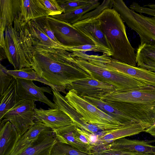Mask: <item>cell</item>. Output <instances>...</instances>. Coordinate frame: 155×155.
Segmentation results:
<instances>
[{
	"mask_svg": "<svg viewBox=\"0 0 155 155\" xmlns=\"http://www.w3.org/2000/svg\"><path fill=\"white\" fill-rule=\"evenodd\" d=\"M112 7L139 35L141 44L155 46V16L148 17L130 9L122 0H112Z\"/></svg>",
	"mask_w": 155,
	"mask_h": 155,
	"instance_id": "obj_6",
	"label": "cell"
},
{
	"mask_svg": "<svg viewBox=\"0 0 155 155\" xmlns=\"http://www.w3.org/2000/svg\"><path fill=\"white\" fill-rule=\"evenodd\" d=\"M50 155H90L72 147L58 141L51 150Z\"/></svg>",
	"mask_w": 155,
	"mask_h": 155,
	"instance_id": "obj_32",
	"label": "cell"
},
{
	"mask_svg": "<svg viewBox=\"0 0 155 155\" xmlns=\"http://www.w3.org/2000/svg\"><path fill=\"white\" fill-rule=\"evenodd\" d=\"M35 101L21 100L4 116L0 123L9 121L20 138L35 124Z\"/></svg>",
	"mask_w": 155,
	"mask_h": 155,
	"instance_id": "obj_7",
	"label": "cell"
},
{
	"mask_svg": "<svg viewBox=\"0 0 155 155\" xmlns=\"http://www.w3.org/2000/svg\"><path fill=\"white\" fill-rule=\"evenodd\" d=\"M105 145L110 148L130 152L155 155V146L147 140H130L123 137Z\"/></svg>",
	"mask_w": 155,
	"mask_h": 155,
	"instance_id": "obj_19",
	"label": "cell"
},
{
	"mask_svg": "<svg viewBox=\"0 0 155 155\" xmlns=\"http://www.w3.org/2000/svg\"><path fill=\"white\" fill-rule=\"evenodd\" d=\"M20 16L27 23L30 20L50 16L49 12L40 0H21Z\"/></svg>",
	"mask_w": 155,
	"mask_h": 155,
	"instance_id": "obj_23",
	"label": "cell"
},
{
	"mask_svg": "<svg viewBox=\"0 0 155 155\" xmlns=\"http://www.w3.org/2000/svg\"><path fill=\"white\" fill-rule=\"evenodd\" d=\"M47 16L42 17L34 20L40 29L45 35L55 42L62 45L55 37L54 33L50 26Z\"/></svg>",
	"mask_w": 155,
	"mask_h": 155,
	"instance_id": "obj_36",
	"label": "cell"
},
{
	"mask_svg": "<svg viewBox=\"0 0 155 155\" xmlns=\"http://www.w3.org/2000/svg\"><path fill=\"white\" fill-rule=\"evenodd\" d=\"M82 97L121 124H126L134 121L137 122L99 98L88 96Z\"/></svg>",
	"mask_w": 155,
	"mask_h": 155,
	"instance_id": "obj_26",
	"label": "cell"
},
{
	"mask_svg": "<svg viewBox=\"0 0 155 155\" xmlns=\"http://www.w3.org/2000/svg\"><path fill=\"white\" fill-rule=\"evenodd\" d=\"M8 69L1 64L0 65V96L2 95L10 86L14 78L7 72Z\"/></svg>",
	"mask_w": 155,
	"mask_h": 155,
	"instance_id": "obj_35",
	"label": "cell"
},
{
	"mask_svg": "<svg viewBox=\"0 0 155 155\" xmlns=\"http://www.w3.org/2000/svg\"><path fill=\"white\" fill-rule=\"evenodd\" d=\"M67 90H72L82 97H99L115 90L112 85L96 79L91 76L76 81L69 85Z\"/></svg>",
	"mask_w": 155,
	"mask_h": 155,
	"instance_id": "obj_10",
	"label": "cell"
},
{
	"mask_svg": "<svg viewBox=\"0 0 155 155\" xmlns=\"http://www.w3.org/2000/svg\"><path fill=\"white\" fill-rule=\"evenodd\" d=\"M19 138L16 129L9 121L0 123V155H10Z\"/></svg>",
	"mask_w": 155,
	"mask_h": 155,
	"instance_id": "obj_21",
	"label": "cell"
},
{
	"mask_svg": "<svg viewBox=\"0 0 155 155\" xmlns=\"http://www.w3.org/2000/svg\"><path fill=\"white\" fill-rule=\"evenodd\" d=\"M142 6L148 7L150 8L155 9V3H149L147 5H144Z\"/></svg>",
	"mask_w": 155,
	"mask_h": 155,
	"instance_id": "obj_42",
	"label": "cell"
},
{
	"mask_svg": "<svg viewBox=\"0 0 155 155\" xmlns=\"http://www.w3.org/2000/svg\"><path fill=\"white\" fill-rule=\"evenodd\" d=\"M102 66L119 72L147 85L155 87V72L134 66L111 58Z\"/></svg>",
	"mask_w": 155,
	"mask_h": 155,
	"instance_id": "obj_13",
	"label": "cell"
},
{
	"mask_svg": "<svg viewBox=\"0 0 155 155\" xmlns=\"http://www.w3.org/2000/svg\"><path fill=\"white\" fill-rule=\"evenodd\" d=\"M105 102L114 101L155 106V87L124 91L114 90L98 98Z\"/></svg>",
	"mask_w": 155,
	"mask_h": 155,
	"instance_id": "obj_9",
	"label": "cell"
},
{
	"mask_svg": "<svg viewBox=\"0 0 155 155\" xmlns=\"http://www.w3.org/2000/svg\"><path fill=\"white\" fill-rule=\"evenodd\" d=\"M16 79L18 94L21 100L40 101L46 104L51 108H57L44 94L46 92L53 95L51 87H39L31 80L21 78Z\"/></svg>",
	"mask_w": 155,
	"mask_h": 155,
	"instance_id": "obj_11",
	"label": "cell"
},
{
	"mask_svg": "<svg viewBox=\"0 0 155 155\" xmlns=\"http://www.w3.org/2000/svg\"><path fill=\"white\" fill-rule=\"evenodd\" d=\"M27 25L32 40L47 46L61 48L66 50L67 47L59 45L51 39L40 29L34 19L29 21Z\"/></svg>",
	"mask_w": 155,
	"mask_h": 155,
	"instance_id": "obj_27",
	"label": "cell"
},
{
	"mask_svg": "<svg viewBox=\"0 0 155 155\" xmlns=\"http://www.w3.org/2000/svg\"><path fill=\"white\" fill-rule=\"evenodd\" d=\"M47 17L55 37L61 45L70 47L85 45H95L72 24L50 16Z\"/></svg>",
	"mask_w": 155,
	"mask_h": 155,
	"instance_id": "obj_8",
	"label": "cell"
},
{
	"mask_svg": "<svg viewBox=\"0 0 155 155\" xmlns=\"http://www.w3.org/2000/svg\"><path fill=\"white\" fill-rule=\"evenodd\" d=\"M100 4V2L98 1L66 13L51 16L57 19L73 24L79 21L86 13L95 9Z\"/></svg>",
	"mask_w": 155,
	"mask_h": 155,
	"instance_id": "obj_28",
	"label": "cell"
},
{
	"mask_svg": "<svg viewBox=\"0 0 155 155\" xmlns=\"http://www.w3.org/2000/svg\"><path fill=\"white\" fill-rule=\"evenodd\" d=\"M40 0L50 12V16L59 15L64 13V10L61 7L57 0Z\"/></svg>",
	"mask_w": 155,
	"mask_h": 155,
	"instance_id": "obj_37",
	"label": "cell"
},
{
	"mask_svg": "<svg viewBox=\"0 0 155 155\" xmlns=\"http://www.w3.org/2000/svg\"><path fill=\"white\" fill-rule=\"evenodd\" d=\"M95 17L100 21L101 29L109 45L111 57L136 66L134 48L127 37L124 21L117 12L113 8H108Z\"/></svg>",
	"mask_w": 155,
	"mask_h": 155,
	"instance_id": "obj_2",
	"label": "cell"
},
{
	"mask_svg": "<svg viewBox=\"0 0 155 155\" xmlns=\"http://www.w3.org/2000/svg\"><path fill=\"white\" fill-rule=\"evenodd\" d=\"M145 132L147 133L155 138V124L147 129Z\"/></svg>",
	"mask_w": 155,
	"mask_h": 155,
	"instance_id": "obj_40",
	"label": "cell"
},
{
	"mask_svg": "<svg viewBox=\"0 0 155 155\" xmlns=\"http://www.w3.org/2000/svg\"><path fill=\"white\" fill-rule=\"evenodd\" d=\"M7 72L15 79L37 81L48 85L51 88H56L55 86L41 77L31 67L24 68L19 69L8 70Z\"/></svg>",
	"mask_w": 155,
	"mask_h": 155,
	"instance_id": "obj_29",
	"label": "cell"
},
{
	"mask_svg": "<svg viewBox=\"0 0 155 155\" xmlns=\"http://www.w3.org/2000/svg\"><path fill=\"white\" fill-rule=\"evenodd\" d=\"M137 122L155 124V106L114 101L105 102Z\"/></svg>",
	"mask_w": 155,
	"mask_h": 155,
	"instance_id": "obj_12",
	"label": "cell"
},
{
	"mask_svg": "<svg viewBox=\"0 0 155 155\" xmlns=\"http://www.w3.org/2000/svg\"><path fill=\"white\" fill-rule=\"evenodd\" d=\"M135 57L137 67L155 72V46L140 43Z\"/></svg>",
	"mask_w": 155,
	"mask_h": 155,
	"instance_id": "obj_24",
	"label": "cell"
},
{
	"mask_svg": "<svg viewBox=\"0 0 155 155\" xmlns=\"http://www.w3.org/2000/svg\"><path fill=\"white\" fill-rule=\"evenodd\" d=\"M72 25L95 45L110 50L107 38L101 29L100 21L95 17L79 21Z\"/></svg>",
	"mask_w": 155,
	"mask_h": 155,
	"instance_id": "obj_16",
	"label": "cell"
},
{
	"mask_svg": "<svg viewBox=\"0 0 155 155\" xmlns=\"http://www.w3.org/2000/svg\"><path fill=\"white\" fill-rule=\"evenodd\" d=\"M65 13L77 8L88 5L98 1L97 0H57Z\"/></svg>",
	"mask_w": 155,
	"mask_h": 155,
	"instance_id": "obj_31",
	"label": "cell"
},
{
	"mask_svg": "<svg viewBox=\"0 0 155 155\" xmlns=\"http://www.w3.org/2000/svg\"><path fill=\"white\" fill-rule=\"evenodd\" d=\"M31 40L33 52L31 67L59 92L66 93L67 87L73 82L91 77L72 62L70 52L61 48L47 46Z\"/></svg>",
	"mask_w": 155,
	"mask_h": 155,
	"instance_id": "obj_1",
	"label": "cell"
},
{
	"mask_svg": "<svg viewBox=\"0 0 155 155\" xmlns=\"http://www.w3.org/2000/svg\"><path fill=\"white\" fill-rule=\"evenodd\" d=\"M129 8L139 13L145 14L153 16H155V9L141 6L136 2H133L130 5Z\"/></svg>",
	"mask_w": 155,
	"mask_h": 155,
	"instance_id": "obj_39",
	"label": "cell"
},
{
	"mask_svg": "<svg viewBox=\"0 0 155 155\" xmlns=\"http://www.w3.org/2000/svg\"><path fill=\"white\" fill-rule=\"evenodd\" d=\"M66 51L71 52L75 51L86 52L89 51L99 52L105 54L110 56H111L112 54L110 50L95 45H85L75 47H68Z\"/></svg>",
	"mask_w": 155,
	"mask_h": 155,
	"instance_id": "obj_34",
	"label": "cell"
},
{
	"mask_svg": "<svg viewBox=\"0 0 155 155\" xmlns=\"http://www.w3.org/2000/svg\"><path fill=\"white\" fill-rule=\"evenodd\" d=\"M72 57V62L81 68L92 77L112 85L115 90L141 89L152 87L145 84L117 71L97 65L80 58Z\"/></svg>",
	"mask_w": 155,
	"mask_h": 155,
	"instance_id": "obj_4",
	"label": "cell"
},
{
	"mask_svg": "<svg viewBox=\"0 0 155 155\" xmlns=\"http://www.w3.org/2000/svg\"><path fill=\"white\" fill-rule=\"evenodd\" d=\"M91 154L92 155H152L110 148L104 145L96 148L92 151Z\"/></svg>",
	"mask_w": 155,
	"mask_h": 155,
	"instance_id": "obj_33",
	"label": "cell"
},
{
	"mask_svg": "<svg viewBox=\"0 0 155 155\" xmlns=\"http://www.w3.org/2000/svg\"><path fill=\"white\" fill-rule=\"evenodd\" d=\"M0 60L1 61L2 60H3L4 59L7 58L5 51L4 49L3 48H0Z\"/></svg>",
	"mask_w": 155,
	"mask_h": 155,
	"instance_id": "obj_41",
	"label": "cell"
},
{
	"mask_svg": "<svg viewBox=\"0 0 155 155\" xmlns=\"http://www.w3.org/2000/svg\"><path fill=\"white\" fill-rule=\"evenodd\" d=\"M71 56L80 58L96 65L106 64L109 62L111 57L105 54L101 55H89L85 52L75 51L70 52Z\"/></svg>",
	"mask_w": 155,
	"mask_h": 155,
	"instance_id": "obj_30",
	"label": "cell"
},
{
	"mask_svg": "<svg viewBox=\"0 0 155 155\" xmlns=\"http://www.w3.org/2000/svg\"><path fill=\"white\" fill-rule=\"evenodd\" d=\"M65 97L81 116V120L97 125L102 131L116 129L125 124L118 121L72 90L68 91Z\"/></svg>",
	"mask_w": 155,
	"mask_h": 155,
	"instance_id": "obj_5",
	"label": "cell"
},
{
	"mask_svg": "<svg viewBox=\"0 0 155 155\" xmlns=\"http://www.w3.org/2000/svg\"><path fill=\"white\" fill-rule=\"evenodd\" d=\"M21 0H0V32L13 25L21 14Z\"/></svg>",
	"mask_w": 155,
	"mask_h": 155,
	"instance_id": "obj_20",
	"label": "cell"
},
{
	"mask_svg": "<svg viewBox=\"0 0 155 155\" xmlns=\"http://www.w3.org/2000/svg\"><path fill=\"white\" fill-rule=\"evenodd\" d=\"M76 127L73 124L52 130L58 141L71 145L79 150L89 153L91 146L80 140L76 135Z\"/></svg>",
	"mask_w": 155,
	"mask_h": 155,
	"instance_id": "obj_17",
	"label": "cell"
},
{
	"mask_svg": "<svg viewBox=\"0 0 155 155\" xmlns=\"http://www.w3.org/2000/svg\"><path fill=\"white\" fill-rule=\"evenodd\" d=\"M151 126L141 122H131L118 128L110 130L108 132L98 136V141L94 146L108 144L120 138L138 134L145 132Z\"/></svg>",
	"mask_w": 155,
	"mask_h": 155,
	"instance_id": "obj_14",
	"label": "cell"
},
{
	"mask_svg": "<svg viewBox=\"0 0 155 155\" xmlns=\"http://www.w3.org/2000/svg\"><path fill=\"white\" fill-rule=\"evenodd\" d=\"M35 122V124L19 138L10 155L21 154L34 143L41 133L51 129L42 123L36 121Z\"/></svg>",
	"mask_w": 155,
	"mask_h": 155,
	"instance_id": "obj_22",
	"label": "cell"
},
{
	"mask_svg": "<svg viewBox=\"0 0 155 155\" xmlns=\"http://www.w3.org/2000/svg\"><path fill=\"white\" fill-rule=\"evenodd\" d=\"M108 8H112L111 0H104L95 9L85 14L79 21L96 16L104 9Z\"/></svg>",
	"mask_w": 155,
	"mask_h": 155,
	"instance_id": "obj_38",
	"label": "cell"
},
{
	"mask_svg": "<svg viewBox=\"0 0 155 155\" xmlns=\"http://www.w3.org/2000/svg\"><path fill=\"white\" fill-rule=\"evenodd\" d=\"M35 121L41 123L52 130L74 124L63 111L57 108L35 109Z\"/></svg>",
	"mask_w": 155,
	"mask_h": 155,
	"instance_id": "obj_15",
	"label": "cell"
},
{
	"mask_svg": "<svg viewBox=\"0 0 155 155\" xmlns=\"http://www.w3.org/2000/svg\"><path fill=\"white\" fill-rule=\"evenodd\" d=\"M57 142L50 129L41 133L31 146L18 155H50L52 147Z\"/></svg>",
	"mask_w": 155,
	"mask_h": 155,
	"instance_id": "obj_18",
	"label": "cell"
},
{
	"mask_svg": "<svg viewBox=\"0 0 155 155\" xmlns=\"http://www.w3.org/2000/svg\"><path fill=\"white\" fill-rule=\"evenodd\" d=\"M21 100L18 94L16 79L14 78L6 91L0 96V121L4 115Z\"/></svg>",
	"mask_w": 155,
	"mask_h": 155,
	"instance_id": "obj_25",
	"label": "cell"
},
{
	"mask_svg": "<svg viewBox=\"0 0 155 155\" xmlns=\"http://www.w3.org/2000/svg\"><path fill=\"white\" fill-rule=\"evenodd\" d=\"M27 23L20 15L5 31L3 49L7 58L15 70L31 66L33 46Z\"/></svg>",
	"mask_w": 155,
	"mask_h": 155,
	"instance_id": "obj_3",
	"label": "cell"
}]
</instances>
